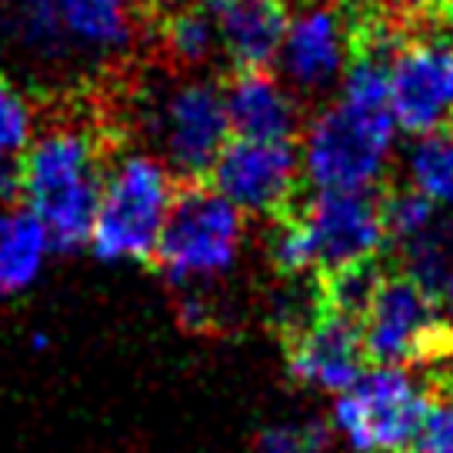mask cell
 Instances as JSON below:
<instances>
[{
  "label": "cell",
  "mask_w": 453,
  "mask_h": 453,
  "mask_svg": "<svg viewBox=\"0 0 453 453\" xmlns=\"http://www.w3.org/2000/svg\"><path fill=\"white\" fill-rule=\"evenodd\" d=\"M367 367L437 370L453 364V320L440 294L411 273H387L360 324Z\"/></svg>",
  "instance_id": "1"
},
{
  "label": "cell",
  "mask_w": 453,
  "mask_h": 453,
  "mask_svg": "<svg viewBox=\"0 0 453 453\" xmlns=\"http://www.w3.org/2000/svg\"><path fill=\"white\" fill-rule=\"evenodd\" d=\"M243 213L207 180H177L154 264L170 283H211L237 264Z\"/></svg>",
  "instance_id": "2"
},
{
  "label": "cell",
  "mask_w": 453,
  "mask_h": 453,
  "mask_svg": "<svg viewBox=\"0 0 453 453\" xmlns=\"http://www.w3.org/2000/svg\"><path fill=\"white\" fill-rule=\"evenodd\" d=\"M177 177L147 154L117 157L104 177L90 243L100 260L154 264L160 230L167 220Z\"/></svg>",
  "instance_id": "3"
},
{
  "label": "cell",
  "mask_w": 453,
  "mask_h": 453,
  "mask_svg": "<svg viewBox=\"0 0 453 453\" xmlns=\"http://www.w3.org/2000/svg\"><path fill=\"white\" fill-rule=\"evenodd\" d=\"M430 413V387L403 367L360 373L337 394V430L360 453H417Z\"/></svg>",
  "instance_id": "4"
},
{
  "label": "cell",
  "mask_w": 453,
  "mask_h": 453,
  "mask_svg": "<svg viewBox=\"0 0 453 453\" xmlns=\"http://www.w3.org/2000/svg\"><path fill=\"white\" fill-rule=\"evenodd\" d=\"M394 117H370L330 104L303 127V170L317 190H370L380 184L394 147Z\"/></svg>",
  "instance_id": "5"
},
{
  "label": "cell",
  "mask_w": 453,
  "mask_h": 453,
  "mask_svg": "<svg viewBox=\"0 0 453 453\" xmlns=\"http://www.w3.org/2000/svg\"><path fill=\"white\" fill-rule=\"evenodd\" d=\"M207 184L241 213L273 220L303 200L300 143L230 137L213 160Z\"/></svg>",
  "instance_id": "6"
},
{
  "label": "cell",
  "mask_w": 453,
  "mask_h": 453,
  "mask_svg": "<svg viewBox=\"0 0 453 453\" xmlns=\"http://www.w3.org/2000/svg\"><path fill=\"white\" fill-rule=\"evenodd\" d=\"M154 127L170 173L177 180H207L213 160L234 134L220 81H180L160 104Z\"/></svg>",
  "instance_id": "7"
},
{
  "label": "cell",
  "mask_w": 453,
  "mask_h": 453,
  "mask_svg": "<svg viewBox=\"0 0 453 453\" xmlns=\"http://www.w3.org/2000/svg\"><path fill=\"white\" fill-rule=\"evenodd\" d=\"M390 113L396 130L430 137L453 127V50L426 34H407L390 60Z\"/></svg>",
  "instance_id": "8"
},
{
  "label": "cell",
  "mask_w": 453,
  "mask_h": 453,
  "mask_svg": "<svg viewBox=\"0 0 453 453\" xmlns=\"http://www.w3.org/2000/svg\"><path fill=\"white\" fill-rule=\"evenodd\" d=\"M313 243V270L377 257L387 247L373 190H317L300 203Z\"/></svg>",
  "instance_id": "9"
},
{
  "label": "cell",
  "mask_w": 453,
  "mask_h": 453,
  "mask_svg": "<svg viewBox=\"0 0 453 453\" xmlns=\"http://www.w3.org/2000/svg\"><path fill=\"white\" fill-rule=\"evenodd\" d=\"M350 54V14L347 0L313 4L290 17L280 47V67L297 94H324L343 77Z\"/></svg>",
  "instance_id": "10"
},
{
  "label": "cell",
  "mask_w": 453,
  "mask_h": 453,
  "mask_svg": "<svg viewBox=\"0 0 453 453\" xmlns=\"http://www.w3.org/2000/svg\"><path fill=\"white\" fill-rule=\"evenodd\" d=\"M280 343L287 373L300 387L343 394L367 370L360 324L326 311H317L311 324H303L297 334L283 337Z\"/></svg>",
  "instance_id": "11"
},
{
  "label": "cell",
  "mask_w": 453,
  "mask_h": 453,
  "mask_svg": "<svg viewBox=\"0 0 453 453\" xmlns=\"http://www.w3.org/2000/svg\"><path fill=\"white\" fill-rule=\"evenodd\" d=\"M220 87H224L226 117H230L234 137L300 143V137H303V100L270 67L230 71L220 81Z\"/></svg>",
  "instance_id": "12"
},
{
  "label": "cell",
  "mask_w": 453,
  "mask_h": 453,
  "mask_svg": "<svg viewBox=\"0 0 453 453\" xmlns=\"http://www.w3.org/2000/svg\"><path fill=\"white\" fill-rule=\"evenodd\" d=\"M230 71H264L280 57L290 27L287 0H207Z\"/></svg>",
  "instance_id": "13"
},
{
  "label": "cell",
  "mask_w": 453,
  "mask_h": 453,
  "mask_svg": "<svg viewBox=\"0 0 453 453\" xmlns=\"http://www.w3.org/2000/svg\"><path fill=\"white\" fill-rule=\"evenodd\" d=\"M0 37L37 67H60L73 57L54 0H0Z\"/></svg>",
  "instance_id": "14"
},
{
  "label": "cell",
  "mask_w": 453,
  "mask_h": 453,
  "mask_svg": "<svg viewBox=\"0 0 453 453\" xmlns=\"http://www.w3.org/2000/svg\"><path fill=\"white\" fill-rule=\"evenodd\" d=\"M154 43L164 71L190 73L203 67L220 47L211 4H177L154 20Z\"/></svg>",
  "instance_id": "15"
},
{
  "label": "cell",
  "mask_w": 453,
  "mask_h": 453,
  "mask_svg": "<svg viewBox=\"0 0 453 453\" xmlns=\"http://www.w3.org/2000/svg\"><path fill=\"white\" fill-rule=\"evenodd\" d=\"M50 250L47 226L27 207L0 213V297H17L41 277Z\"/></svg>",
  "instance_id": "16"
},
{
  "label": "cell",
  "mask_w": 453,
  "mask_h": 453,
  "mask_svg": "<svg viewBox=\"0 0 453 453\" xmlns=\"http://www.w3.org/2000/svg\"><path fill=\"white\" fill-rule=\"evenodd\" d=\"M387 267H383L380 254L360 257V260H347V264H334V267L313 270V294H317V307L343 320L364 324L370 303L380 290Z\"/></svg>",
  "instance_id": "17"
},
{
  "label": "cell",
  "mask_w": 453,
  "mask_h": 453,
  "mask_svg": "<svg viewBox=\"0 0 453 453\" xmlns=\"http://www.w3.org/2000/svg\"><path fill=\"white\" fill-rule=\"evenodd\" d=\"M57 17L73 43L111 54L127 50L137 41V24L127 11V0H54Z\"/></svg>",
  "instance_id": "18"
},
{
  "label": "cell",
  "mask_w": 453,
  "mask_h": 453,
  "mask_svg": "<svg viewBox=\"0 0 453 453\" xmlns=\"http://www.w3.org/2000/svg\"><path fill=\"white\" fill-rule=\"evenodd\" d=\"M396 257L403 273L424 283L430 294H440L453 273V220H443L437 213L424 230L396 243Z\"/></svg>",
  "instance_id": "19"
},
{
  "label": "cell",
  "mask_w": 453,
  "mask_h": 453,
  "mask_svg": "<svg viewBox=\"0 0 453 453\" xmlns=\"http://www.w3.org/2000/svg\"><path fill=\"white\" fill-rule=\"evenodd\" d=\"M411 184L434 203L453 207V127L417 141L411 150Z\"/></svg>",
  "instance_id": "20"
},
{
  "label": "cell",
  "mask_w": 453,
  "mask_h": 453,
  "mask_svg": "<svg viewBox=\"0 0 453 453\" xmlns=\"http://www.w3.org/2000/svg\"><path fill=\"white\" fill-rule=\"evenodd\" d=\"M377 197H380L383 234H387V243H394V247L403 243L407 237H413L417 230H424L437 217V203L413 184L380 187Z\"/></svg>",
  "instance_id": "21"
},
{
  "label": "cell",
  "mask_w": 453,
  "mask_h": 453,
  "mask_svg": "<svg viewBox=\"0 0 453 453\" xmlns=\"http://www.w3.org/2000/svg\"><path fill=\"white\" fill-rule=\"evenodd\" d=\"M430 387V413L417 453H453V364L424 373Z\"/></svg>",
  "instance_id": "22"
},
{
  "label": "cell",
  "mask_w": 453,
  "mask_h": 453,
  "mask_svg": "<svg viewBox=\"0 0 453 453\" xmlns=\"http://www.w3.org/2000/svg\"><path fill=\"white\" fill-rule=\"evenodd\" d=\"M334 447V426L320 417L303 424H273L257 430L250 440V453H330Z\"/></svg>",
  "instance_id": "23"
},
{
  "label": "cell",
  "mask_w": 453,
  "mask_h": 453,
  "mask_svg": "<svg viewBox=\"0 0 453 453\" xmlns=\"http://www.w3.org/2000/svg\"><path fill=\"white\" fill-rule=\"evenodd\" d=\"M34 104L20 87L0 73V160H14L34 141Z\"/></svg>",
  "instance_id": "24"
},
{
  "label": "cell",
  "mask_w": 453,
  "mask_h": 453,
  "mask_svg": "<svg viewBox=\"0 0 453 453\" xmlns=\"http://www.w3.org/2000/svg\"><path fill=\"white\" fill-rule=\"evenodd\" d=\"M420 20L426 24V37L453 50V0H426L420 7Z\"/></svg>",
  "instance_id": "25"
},
{
  "label": "cell",
  "mask_w": 453,
  "mask_h": 453,
  "mask_svg": "<svg viewBox=\"0 0 453 453\" xmlns=\"http://www.w3.org/2000/svg\"><path fill=\"white\" fill-rule=\"evenodd\" d=\"M20 200V157L0 160V203Z\"/></svg>",
  "instance_id": "26"
},
{
  "label": "cell",
  "mask_w": 453,
  "mask_h": 453,
  "mask_svg": "<svg viewBox=\"0 0 453 453\" xmlns=\"http://www.w3.org/2000/svg\"><path fill=\"white\" fill-rule=\"evenodd\" d=\"M440 300H443V311L450 313V320H453V273H450V280H447V287L440 290Z\"/></svg>",
  "instance_id": "27"
}]
</instances>
